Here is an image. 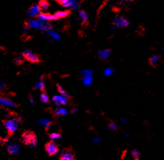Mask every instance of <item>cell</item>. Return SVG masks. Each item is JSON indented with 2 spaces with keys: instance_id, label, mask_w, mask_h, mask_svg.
<instances>
[{
  "instance_id": "cell-40",
  "label": "cell",
  "mask_w": 164,
  "mask_h": 160,
  "mask_svg": "<svg viewBox=\"0 0 164 160\" xmlns=\"http://www.w3.org/2000/svg\"><path fill=\"white\" fill-rule=\"evenodd\" d=\"M1 142H2V140H1V138H0V143H1Z\"/></svg>"
},
{
  "instance_id": "cell-32",
  "label": "cell",
  "mask_w": 164,
  "mask_h": 160,
  "mask_svg": "<svg viewBox=\"0 0 164 160\" xmlns=\"http://www.w3.org/2000/svg\"><path fill=\"white\" fill-rule=\"evenodd\" d=\"M133 0H121L119 3V6H123L124 4H128V3H132Z\"/></svg>"
},
{
  "instance_id": "cell-14",
  "label": "cell",
  "mask_w": 164,
  "mask_h": 160,
  "mask_svg": "<svg viewBox=\"0 0 164 160\" xmlns=\"http://www.w3.org/2000/svg\"><path fill=\"white\" fill-rule=\"evenodd\" d=\"M110 55H111V50L109 49H105V50H101L97 53V56L98 58H100L101 60H106L107 58H109Z\"/></svg>"
},
{
  "instance_id": "cell-38",
  "label": "cell",
  "mask_w": 164,
  "mask_h": 160,
  "mask_svg": "<svg viewBox=\"0 0 164 160\" xmlns=\"http://www.w3.org/2000/svg\"><path fill=\"white\" fill-rule=\"evenodd\" d=\"M76 111H77V108H73L72 110L71 111V114H74Z\"/></svg>"
},
{
  "instance_id": "cell-1",
  "label": "cell",
  "mask_w": 164,
  "mask_h": 160,
  "mask_svg": "<svg viewBox=\"0 0 164 160\" xmlns=\"http://www.w3.org/2000/svg\"><path fill=\"white\" fill-rule=\"evenodd\" d=\"M22 142L25 145H29L30 147H34L37 143V137L35 135V133L33 132H24L21 136Z\"/></svg>"
},
{
  "instance_id": "cell-37",
  "label": "cell",
  "mask_w": 164,
  "mask_h": 160,
  "mask_svg": "<svg viewBox=\"0 0 164 160\" xmlns=\"http://www.w3.org/2000/svg\"><path fill=\"white\" fill-rule=\"evenodd\" d=\"M93 142H94V143H98V142H101V139L98 138V137H95V138L93 139Z\"/></svg>"
},
{
  "instance_id": "cell-35",
  "label": "cell",
  "mask_w": 164,
  "mask_h": 160,
  "mask_svg": "<svg viewBox=\"0 0 164 160\" xmlns=\"http://www.w3.org/2000/svg\"><path fill=\"white\" fill-rule=\"evenodd\" d=\"M28 33H29V28H28L26 25H24V28H23V34H24V35H26Z\"/></svg>"
},
{
  "instance_id": "cell-20",
  "label": "cell",
  "mask_w": 164,
  "mask_h": 160,
  "mask_svg": "<svg viewBox=\"0 0 164 160\" xmlns=\"http://www.w3.org/2000/svg\"><path fill=\"white\" fill-rule=\"evenodd\" d=\"M79 18L82 21V24H87L88 23V15L85 11H81L79 12Z\"/></svg>"
},
{
  "instance_id": "cell-21",
  "label": "cell",
  "mask_w": 164,
  "mask_h": 160,
  "mask_svg": "<svg viewBox=\"0 0 164 160\" xmlns=\"http://www.w3.org/2000/svg\"><path fill=\"white\" fill-rule=\"evenodd\" d=\"M57 89H58V91L61 94V95H63L65 98V99H67V101H69V99H70V97L68 95V94L67 93L65 92V90L64 89L63 87H61L59 85H57Z\"/></svg>"
},
{
  "instance_id": "cell-19",
  "label": "cell",
  "mask_w": 164,
  "mask_h": 160,
  "mask_svg": "<svg viewBox=\"0 0 164 160\" xmlns=\"http://www.w3.org/2000/svg\"><path fill=\"white\" fill-rule=\"evenodd\" d=\"M49 137H50V139L51 141L55 142H59L62 140V136L59 132H52V133L50 134Z\"/></svg>"
},
{
  "instance_id": "cell-30",
  "label": "cell",
  "mask_w": 164,
  "mask_h": 160,
  "mask_svg": "<svg viewBox=\"0 0 164 160\" xmlns=\"http://www.w3.org/2000/svg\"><path fill=\"white\" fill-rule=\"evenodd\" d=\"M14 62H15L16 64H22L24 63V58H22V57H16L14 59Z\"/></svg>"
},
{
  "instance_id": "cell-2",
  "label": "cell",
  "mask_w": 164,
  "mask_h": 160,
  "mask_svg": "<svg viewBox=\"0 0 164 160\" xmlns=\"http://www.w3.org/2000/svg\"><path fill=\"white\" fill-rule=\"evenodd\" d=\"M23 57L24 58H25L26 60H28L29 62H31V63H34V64H38L41 61L40 59V56L38 55H37L34 52H33L31 50L26 49L24 50V52H23Z\"/></svg>"
},
{
  "instance_id": "cell-15",
  "label": "cell",
  "mask_w": 164,
  "mask_h": 160,
  "mask_svg": "<svg viewBox=\"0 0 164 160\" xmlns=\"http://www.w3.org/2000/svg\"><path fill=\"white\" fill-rule=\"evenodd\" d=\"M38 19L43 21H52V20H56L54 15L49 14V13H40L38 15Z\"/></svg>"
},
{
  "instance_id": "cell-33",
  "label": "cell",
  "mask_w": 164,
  "mask_h": 160,
  "mask_svg": "<svg viewBox=\"0 0 164 160\" xmlns=\"http://www.w3.org/2000/svg\"><path fill=\"white\" fill-rule=\"evenodd\" d=\"M115 30H116V26L114 25V26H112V27H111L109 29V34L111 36V35H113V34H115Z\"/></svg>"
},
{
  "instance_id": "cell-41",
  "label": "cell",
  "mask_w": 164,
  "mask_h": 160,
  "mask_svg": "<svg viewBox=\"0 0 164 160\" xmlns=\"http://www.w3.org/2000/svg\"><path fill=\"white\" fill-rule=\"evenodd\" d=\"M0 107H1V105H0Z\"/></svg>"
},
{
  "instance_id": "cell-6",
  "label": "cell",
  "mask_w": 164,
  "mask_h": 160,
  "mask_svg": "<svg viewBox=\"0 0 164 160\" xmlns=\"http://www.w3.org/2000/svg\"><path fill=\"white\" fill-rule=\"evenodd\" d=\"M62 6L65 7H70L73 10H77L79 8V3L77 0H57Z\"/></svg>"
},
{
  "instance_id": "cell-24",
  "label": "cell",
  "mask_w": 164,
  "mask_h": 160,
  "mask_svg": "<svg viewBox=\"0 0 164 160\" xmlns=\"http://www.w3.org/2000/svg\"><path fill=\"white\" fill-rule=\"evenodd\" d=\"M67 114V110L64 107H59L56 109V111H55V115L57 116H59V115H66Z\"/></svg>"
},
{
  "instance_id": "cell-11",
  "label": "cell",
  "mask_w": 164,
  "mask_h": 160,
  "mask_svg": "<svg viewBox=\"0 0 164 160\" xmlns=\"http://www.w3.org/2000/svg\"><path fill=\"white\" fill-rule=\"evenodd\" d=\"M0 105L5 107H15L16 104L13 102L11 99H7V98H4V97H0Z\"/></svg>"
},
{
  "instance_id": "cell-7",
  "label": "cell",
  "mask_w": 164,
  "mask_h": 160,
  "mask_svg": "<svg viewBox=\"0 0 164 160\" xmlns=\"http://www.w3.org/2000/svg\"><path fill=\"white\" fill-rule=\"evenodd\" d=\"M45 149H46V151L47 152V154L49 155H51V156L54 155V154H56L59 152L58 146H57V145L53 141L46 144Z\"/></svg>"
},
{
  "instance_id": "cell-4",
  "label": "cell",
  "mask_w": 164,
  "mask_h": 160,
  "mask_svg": "<svg viewBox=\"0 0 164 160\" xmlns=\"http://www.w3.org/2000/svg\"><path fill=\"white\" fill-rule=\"evenodd\" d=\"M18 123L19 121L17 119H12V120H7L5 122V128L7 130V132L9 133H14L17 131L18 129Z\"/></svg>"
},
{
  "instance_id": "cell-22",
  "label": "cell",
  "mask_w": 164,
  "mask_h": 160,
  "mask_svg": "<svg viewBox=\"0 0 164 160\" xmlns=\"http://www.w3.org/2000/svg\"><path fill=\"white\" fill-rule=\"evenodd\" d=\"M93 73H94V72L92 69H85V70H82L80 72V75H81V77L82 78V77H89V76H93Z\"/></svg>"
},
{
  "instance_id": "cell-16",
  "label": "cell",
  "mask_w": 164,
  "mask_h": 160,
  "mask_svg": "<svg viewBox=\"0 0 164 160\" xmlns=\"http://www.w3.org/2000/svg\"><path fill=\"white\" fill-rule=\"evenodd\" d=\"M45 34L46 35H48L50 38H52V39H54V40L56 42V41L60 40V35L57 33V32H55V31L51 30L47 31V32H45Z\"/></svg>"
},
{
  "instance_id": "cell-34",
  "label": "cell",
  "mask_w": 164,
  "mask_h": 160,
  "mask_svg": "<svg viewBox=\"0 0 164 160\" xmlns=\"http://www.w3.org/2000/svg\"><path fill=\"white\" fill-rule=\"evenodd\" d=\"M5 87H6L5 84L3 83V81H1V80H0V91L3 90V89H5Z\"/></svg>"
},
{
  "instance_id": "cell-17",
  "label": "cell",
  "mask_w": 164,
  "mask_h": 160,
  "mask_svg": "<svg viewBox=\"0 0 164 160\" xmlns=\"http://www.w3.org/2000/svg\"><path fill=\"white\" fill-rule=\"evenodd\" d=\"M70 14V12L69 11H59L56 13L54 14L55 17V20H59V19H62V18H65L68 16Z\"/></svg>"
},
{
  "instance_id": "cell-10",
  "label": "cell",
  "mask_w": 164,
  "mask_h": 160,
  "mask_svg": "<svg viewBox=\"0 0 164 160\" xmlns=\"http://www.w3.org/2000/svg\"><path fill=\"white\" fill-rule=\"evenodd\" d=\"M59 159L61 160H73L75 159V155L70 149H66L60 153Z\"/></svg>"
},
{
  "instance_id": "cell-12",
  "label": "cell",
  "mask_w": 164,
  "mask_h": 160,
  "mask_svg": "<svg viewBox=\"0 0 164 160\" xmlns=\"http://www.w3.org/2000/svg\"><path fill=\"white\" fill-rule=\"evenodd\" d=\"M53 102H55L56 106H64L67 104V100L63 95H55L52 99Z\"/></svg>"
},
{
  "instance_id": "cell-28",
  "label": "cell",
  "mask_w": 164,
  "mask_h": 160,
  "mask_svg": "<svg viewBox=\"0 0 164 160\" xmlns=\"http://www.w3.org/2000/svg\"><path fill=\"white\" fill-rule=\"evenodd\" d=\"M114 72V68H106L103 72V74L105 77H109Z\"/></svg>"
},
{
  "instance_id": "cell-23",
  "label": "cell",
  "mask_w": 164,
  "mask_h": 160,
  "mask_svg": "<svg viewBox=\"0 0 164 160\" xmlns=\"http://www.w3.org/2000/svg\"><path fill=\"white\" fill-rule=\"evenodd\" d=\"M93 81V77L92 76H89V77H82V82L85 85H90Z\"/></svg>"
},
{
  "instance_id": "cell-36",
  "label": "cell",
  "mask_w": 164,
  "mask_h": 160,
  "mask_svg": "<svg viewBox=\"0 0 164 160\" xmlns=\"http://www.w3.org/2000/svg\"><path fill=\"white\" fill-rule=\"evenodd\" d=\"M29 102H30L31 104H33L34 105V103H35V101H34V99H33V97H31V96H29Z\"/></svg>"
},
{
  "instance_id": "cell-18",
  "label": "cell",
  "mask_w": 164,
  "mask_h": 160,
  "mask_svg": "<svg viewBox=\"0 0 164 160\" xmlns=\"http://www.w3.org/2000/svg\"><path fill=\"white\" fill-rule=\"evenodd\" d=\"M34 89H40L42 91H44V89H45V83H44V80H43L42 76H41L39 80L37 81V83L34 85Z\"/></svg>"
},
{
  "instance_id": "cell-39",
  "label": "cell",
  "mask_w": 164,
  "mask_h": 160,
  "mask_svg": "<svg viewBox=\"0 0 164 160\" xmlns=\"http://www.w3.org/2000/svg\"><path fill=\"white\" fill-rule=\"evenodd\" d=\"M121 123H127V119H125V118H124V119H122V120H121Z\"/></svg>"
},
{
  "instance_id": "cell-5",
  "label": "cell",
  "mask_w": 164,
  "mask_h": 160,
  "mask_svg": "<svg viewBox=\"0 0 164 160\" xmlns=\"http://www.w3.org/2000/svg\"><path fill=\"white\" fill-rule=\"evenodd\" d=\"M113 25L119 28H124L129 25V21L122 15H116L113 20Z\"/></svg>"
},
{
  "instance_id": "cell-26",
  "label": "cell",
  "mask_w": 164,
  "mask_h": 160,
  "mask_svg": "<svg viewBox=\"0 0 164 160\" xmlns=\"http://www.w3.org/2000/svg\"><path fill=\"white\" fill-rule=\"evenodd\" d=\"M158 60H159V56H157V55H154L150 57L149 58V63H150V64L153 65V66H154L158 64Z\"/></svg>"
},
{
  "instance_id": "cell-9",
  "label": "cell",
  "mask_w": 164,
  "mask_h": 160,
  "mask_svg": "<svg viewBox=\"0 0 164 160\" xmlns=\"http://www.w3.org/2000/svg\"><path fill=\"white\" fill-rule=\"evenodd\" d=\"M20 150V146L13 142H9L7 145V151L10 154H16Z\"/></svg>"
},
{
  "instance_id": "cell-25",
  "label": "cell",
  "mask_w": 164,
  "mask_h": 160,
  "mask_svg": "<svg viewBox=\"0 0 164 160\" xmlns=\"http://www.w3.org/2000/svg\"><path fill=\"white\" fill-rule=\"evenodd\" d=\"M40 7H41V9L43 10V11H46V10L49 8V3L46 1V0H41L40 1Z\"/></svg>"
},
{
  "instance_id": "cell-8",
  "label": "cell",
  "mask_w": 164,
  "mask_h": 160,
  "mask_svg": "<svg viewBox=\"0 0 164 160\" xmlns=\"http://www.w3.org/2000/svg\"><path fill=\"white\" fill-rule=\"evenodd\" d=\"M41 11H42V9L40 7L39 4H35L28 10L27 16L29 18H34L39 15L41 13Z\"/></svg>"
},
{
  "instance_id": "cell-13",
  "label": "cell",
  "mask_w": 164,
  "mask_h": 160,
  "mask_svg": "<svg viewBox=\"0 0 164 160\" xmlns=\"http://www.w3.org/2000/svg\"><path fill=\"white\" fill-rule=\"evenodd\" d=\"M36 123L40 126L45 127L46 129H49L51 128V120L48 118H41L39 120H37Z\"/></svg>"
},
{
  "instance_id": "cell-27",
  "label": "cell",
  "mask_w": 164,
  "mask_h": 160,
  "mask_svg": "<svg viewBox=\"0 0 164 160\" xmlns=\"http://www.w3.org/2000/svg\"><path fill=\"white\" fill-rule=\"evenodd\" d=\"M40 98H41V100L42 102H45V103H48L49 102V98L46 93H42L41 95H40Z\"/></svg>"
},
{
  "instance_id": "cell-31",
  "label": "cell",
  "mask_w": 164,
  "mask_h": 160,
  "mask_svg": "<svg viewBox=\"0 0 164 160\" xmlns=\"http://www.w3.org/2000/svg\"><path fill=\"white\" fill-rule=\"evenodd\" d=\"M108 127H109V129L111 130H112V131H116V130H117V125H116V123H113V122H111V123H109V124H108Z\"/></svg>"
},
{
  "instance_id": "cell-29",
  "label": "cell",
  "mask_w": 164,
  "mask_h": 160,
  "mask_svg": "<svg viewBox=\"0 0 164 160\" xmlns=\"http://www.w3.org/2000/svg\"><path fill=\"white\" fill-rule=\"evenodd\" d=\"M132 155H133V157L134 158V159H139V158H140V153H139V151H137V150H133V151H132Z\"/></svg>"
},
{
  "instance_id": "cell-3",
  "label": "cell",
  "mask_w": 164,
  "mask_h": 160,
  "mask_svg": "<svg viewBox=\"0 0 164 160\" xmlns=\"http://www.w3.org/2000/svg\"><path fill=\"white\" fill-rule=\"evenodd\" d=\"M25 25L29 28H33V29H39L41 31H44V21L41 20L40 19L37 20H30L28 21Z\"/></svg>"
}]
</instances>
